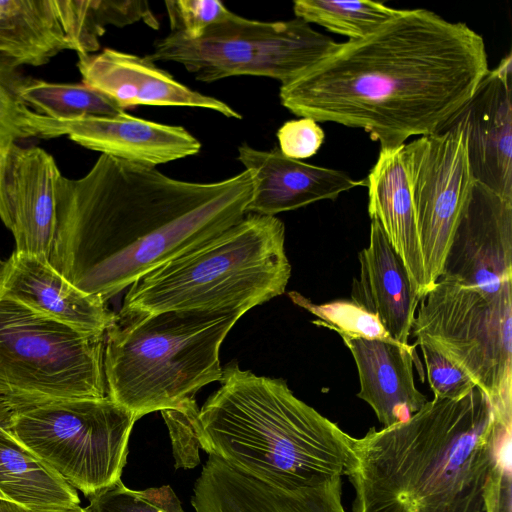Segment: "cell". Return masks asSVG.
Listing matches in <instances>:
<instances>
[{
  "label": "cell",
  "mask_w": 512,
  "mask_h": 512,
  "mask_svg": "<svg viewBox=\"0 0 512 512\" xmlns=\"http://www.w3.org/2000/svg\"><path fill=\"white\" fill-rule=\"evenodd\" d=\"M251 197L245 169L217 182H189L101 154L85 176L58 180L48 261L76 287L107 302L240 221Z\"/></svg>",
  "instance_id": "obj_1"
},
{
  "label": "cell",
  "mask_w": 512,
  "mask_h": 512,
  "mask_svg": "<svg viewBox=\"0 0 512 512\" xmlns=\"http://www.w3.org/2000/svg\"><path fill=\"white\" fill-rule=\"evenodd\" d=\"M489 70L482 36L465 23L400 9L282 84L279 98L300 118L363 129L390 149L440 131Z\"/></svg>",
  "instance_id": "obj_2"
},
{
  "label": "cell",
  "mask_w": 512,
  "mask_h": 512,
  "mask_svg": "<svg viewBox=\"0 0 512 512\" xmlns=\"http://www.w3.org/2000/svg\"><path fill=\"white\" fill-rule=\"evenodd\" d=\"M510 432L477 387L372 427L352 443V512H486L492 488L510 475Z\"/></svg>",
  "instance_id": "obj_3"
},
{
  "label": "cell",
  "mask_w": 512,
  "mask_h": 512,
  "mask_svg": "<svg viewBox=\"0 0 512 512\" xmlns=\"http://www.w3.org/2000/svg\"><path fill=\"white\" fill-rule=\"evenodd\" d=\"M220 384L195 424L209 455L283 490L346 476L354 437L297 398L283 379L231 364Z\"/></svg>",
  "instance_id": "obj_4"
},
{
  "label": "cell",
  "mask_w": 512,
  "mask_h": 512,
  "mask_svg": "<svg viewBox=\"0 0 512 512\" xmlns=\"http://www.w3.org/2000/svg\"><path fill=\"white\" fill-rule=\"evenodd\" d=\"M245 313L120 309L105 334L108 397L136 420L182 408L203 386L221 380V344Z\"/></svg>",
  "instance_id": "obj_5"
},
{
  "label": "cell",
  "mask_w": 512,
  "mask_h": 512,
  "mask_svg": "<svg viewBox=\"0 0 512 512\" xmlns=\"http://www.w3.org/2000/svg\"><path fill=\"white\" fill-rule=\"evenodd\" d=\"M290 275L284 223L249 214L135 281L121 310L247 312L282 295Z\"/></svg>",
  "instance_id": "obj_6"
},
{
  "label": "cell",
  "mask_w": 512,
  "mask_h": 512,
  "mask_svg": "<svg viewBox=\"0 0 512 512\" xmlns=\"http://www.w3.org/2000/svg\"><path fill=\"white\" fill-rule=\"evenodd\" d=\"M105 334L81 331L0 294V395L14 408L108 396Z\"/></svg>",
  "instance_id": "obj_7"
},
{
  "label": "cell",
  "mask_w": 512,
  "mask_h": 512,
  "mask_svg": "<svg viewBox=\"0 0 512 512\" xmlns=\"http://www.w3.org/2000/svg\"><path fill=\"white\" fill-rule=\"evenodd\" d=\"M411 335L464 371L511 419L512 290L489 293L439 278L420 298Z\"/></svg>",
  "instance_id": "obj_8"
},
{
  "label": "cell",
  "mask_w": 512,
  "mask_h": 512,
  "mask_svg": "<svg viewBox=\"0 0 512 512\" xmlns=\"http://www.w3.org/2000/svg\"><path fill=\"white\" fill-rule=\"evenodd\" d=\"M136 421L108 396L60 400L15 408L9 433L89 498L121 480Z\"/></svg>",
  "instance_id": "obj_9"
},
{
  "label": "cell",
  "mask_w": 512,
  "mask_h": 512,
  "mask_svg": "<svg viewBox=\"0 0 512 512\" xmlns=\"http://www.w3.org/2000/svg\"><path fill=\"white\" fill-rule=\"evenodd\" d=\"M337 42L302 19L250 20L231 12L197 40L170 33L147 56L181 64L196 80L262 76L286 84L333 53Z\"/></svg>",
  "instance_id": "obj_10"
},
{
  "label": "cell",
  "mask_w": 512,
  "mask_h": 512,
  "mask_svg": "<svg viewBox=\"0 0 512 512\" xmlns=\"http://www.w3.org/2000/svg\"><path fill=\"white\" fill-rule=\"evenodd\" d=\"M404 152L426 292L443 272L454 231L475 181L466 139L458 128L442 129L404 143Z\"/></svg>",
  "instance_id": "obj_11"
},
{
  "label": "cell",
  "mask_w": 512,
  "mask_h": 512,
  "mask_svg": "<svg viewBox=\"0 0 512 512\" xmlns=\"http://www.w3.org/2000/svg\"><path fill=\"white\" fill-rule=\"evenodd\" d=\"M22 125L27 137L67 136L81 146L128 162L156 167L197 154L200 141L182 126L162 124L127 114L50 118L27 107Z\"/></svg>",
  "instance_id": "obj_12"
},
{
  "label": "cell",
  "mask_w": 512,
  "mask_h": 512,
  "mask_svg": "<svg viewBox=\"0 0 512 512\" xmlns=\"http://www.w3.org/2000/svg\"><path fill=\"white\" fill-rule=\"evenodd\" d=\"M440 278L489 293L512 287V199L474 183Z\"/></svg>",
  "instance_id": "obj_13"
},
{
  "label": "cell",
  "mask_w": 512,
  "mask_h": 512,
  "mask_svg": "<svg viewBox=\"0 0 512 512\" xmlns=\"http://www.w3.org/2000/svg\"><path fill=\"white\" fill-rule=\"evenodd\" d=\"M452 127L464 133L474 181L512 199L511 54L488 71L473 96L442 129Z\"/></svg>",
  "instance_id": "obj_14"
},
{
  "label": "cell",
  "mask_w": 512,
  "mask_h": 512,
  "mask_svg": "<svg viewBox=\"0 0 512 512\" xmlns=\"http://www.w3.org/2000/svg\"><path fill=\"white\" fill-rule=\"evenodd\" d=\"M341 478L283 490L209 455L195 481L191 504L196 512H347Z\"/></svg>",
  "instance_id": "obj_15"
},
{
  "label": "cell",
  "mask_w": 512,
  "mask_h": 512,
  "mask_svg": "<svg viewBox=\"0 0 512 512\" xmlns=\"http://www.w3.org/2000/svg\"><path fill=\"white\" fill-rule=\"evenodd\" d=\"M82 81L125 110L139 105L179 106L213 110L228 118L242 116L225 102L195 91L158 67L147 55L112 48L78 55Z\"/></svg>",
  "instance_id": "obj_16"
},
{
  "label": "cell",
  "mask_w": 512,
  "mask_h": 512,
  "mask_svg": "<svg viewBox=\"0 0 512 512\" xmlns=\"http://www.w3.org/2000/svg\"><path fill=\"white\" fill-rule=\"evenodd\" d=\"M61 175L44 149L18 145L12 149L2 222L13 234L15 251L48 260L56 231V189Z\"/></svg>",
  "instance_id": "obj_17"
},
{
  "label": "cell",
  "mask_w": 512,
  "mask_h": 512,
  "mask_svg": "<svg viewBox=\"0 0 512 512\" xmlns=\"http://www.w3.org/2000/svg\"><path fill=\"white\" fill-rule=\"evenodd\" d=\"M237 159L250 172L252 197L247 213L275 216L365 185L347 173L286 157L279 148L264 151L247 143L238 146Z\"/></svg>",
  "instance_id": "obj_18"
},
{
  "label": "cell",
  "mask_w": 512,
  "mask_h": 512,
  "mask_svg": "<svg viewBox=\"0 0 512 512\" xmlns=\"http://www.w3.org/2000/svg\"><path fill=\"white\" fill-rule=\"evenodd\" d=\"M0 294L81 331L106 334L116 313L59 273L47 259L14 251L0 273Z\"/></svg>",
  "instance_id": "obj_19"
},
{
  "label": "cell",
  "mask_w": 512,
  "mask_h": 512,
  "mask_svg": "<svg viewBox=\"0 0 512 512\" xmlns=\"http://www.w3.org/2000/svg\"><path fill=\"white\" fill-rule=\"evenodd\" d=\"M358 372L357 396L374 411L383 427L406 421L429 400L415 385V345L341 336Z\"/></svg>",
  "instance_id": "obj_20"
},
{
  "label": "cell",
  "mask_w": 512,
  "mask_h": 512,
  "mask_svg": "<svg viewBox=\"0 0 512 512\" xmlns=\"http://www.w3.org/2000/svg\"><path fill=\"white\" fill-rule=\"evenodd\" d=\"M358 257L360 275L353 280L352 300L375 314L396 342L410 345L420 299L403 261L377 220H371L369 244Z\"/></svg>",
  "instance_id": "obj_21"
},
{
  "label": "cell",
  "mask_w": 512,
  "mask_h": 512,
  "mask_svg": "<svg viewBox=\"0 0 512 512\" xmlns=\"http://www.w3.org/2000/svg\"><path fill=\"white\" fill-rule=\"evenodd\" d=\"M365 185L370 218L378 221L403 261L413 291L420 299L425 293L424 268L404 144L380 149Z\"/></svg>",
  "instance_id": "obj_22"
},
{
  "label": "cell",
  "mask_w": 512,
  "mask_h": 512,
  "mask_svg": "<svg viewBox=\"0 0 512 512\" xmlns=\"http://www.w3.org/2000/svg\"><path fill=\"white\" fill-rule=\"evenodd\" d=\"M71 50L54 0H0V55L17 66H41Z\"/></svg>",
  "instance_id": "obj_23"
},
{
  "label": "cell",
  "mask_w": 512,
  "mask_h": 512,
  "mask_svg": "<svg viewBox=\"0 0 512 512\" xmlns=\"http://www.w3.org/2000/svg\"><path fill=\"white\" fill-rule=\"evenodd\" d=\"M0 498L27 510L80 504L76 489L15 440L9 431L0 434Z\"/></svg>",
  "instance_id": "obj_24"
},
{
  "label": "cell",
  "mask_w": 512,
  "mask_h": 512,
  "mask_svg": "<svg viewBox=\"0 0 512 512\" xmlns=\"http://www.w3.org/2000/svg\"><path fill=\"white\" fill-rule=\"evenodd\" d=\"M57 15L71 50L93 54L100 48L106 27H123L143 21L153 29L159 24L147 1L54 0Z\"/></svg>",
  "instance_id": "obj_25"
},
{
  "label": "cell",
  "mask_w": 512,
  "mask_h": 512,
  "mask_svg": "<svg viewBox=\"0 0 512 512\" xmlns=\"http://www.w3.org/2000/svg\"><path fill=\"white\" fill-rule=\"evenodd\" d=\"M22 101L34 112L61 120L115 116L125 110L101 92L82 83H53L27 78Z\"/></svg>",
  "instance_id": "obj_26"
},
{
  "label": "cell",
  "mask_w": 512,
  "mask_h": 512,
  "mask_svg": "<svg viewBox=\"0 0 512 512\" xmlns=\"http://www.w3.org/2000/svg\"><path fill=\"white\" fill-rule=\"evenodd\" d=\"M399 10L386 6L383 2L369 0H296L293 2L296 18L347 36L349 40H357L371 34L394 17Z\"/></svg>",
  "instance_id": "obj_27"
},
{
  "label": "cell",
  "mask_w": 512,
  "mask_h": 512,
  "mask_svg": "<svg viewBox=\"0 0 512 512\" xmlns=\"http://www.w3.org/2000/svg\"><path fill=\"white\" fill-rule=\"evenodd\" d=\"M18 66L8 57L0 55V219L5 217V179L12 149L19 139L28 138L22 117L28 107L20 97L26 81Z\"/></svg>",
  "instance_id": "obj_28"
},
{
  "label": "cell",
  "mask_w": 512,
  "mask_h": 512,
  "mask_svg": "<svg viewBox=\"0 0 512 512\" xmlns=\"http://www.w3.org/2000/svg\"><path fill=\"white\" fill-rule=\"evenodd\" d=\"M289 296L295 304L318 318L313 321L314 324L333 330L340 336L398 343L389 335L375 314L352 299L314 304L297 292H291Z\"/></svg>",
  "instance_id": "obj_29"
},
{
  "label": "cell",
  "mask_w": 512,
  "mask_h": 512,
  "mask_svg": "<svg viewBox=\"0 0 512 512\" xmlns=\"http://www.w3.org/2000/svg\"><path fill=\"white\" fill-rule=\"evenodd\" d=\"M88 499L86 512H185L169 485L132 490L120 480Z\"/></svg>",
  "instance_id": "obj_30"
},
{
  "label": "cell",
  "mask_w": 512,
  "mask_h": 512,
  "mask_svg": "<svg viewBox=\"0 0 512 512\" xmlns=\"http://www.w3.org/2000/svg\"><path fill=\"white\" fill-rule=\"evenodd\" d=\"M165 6L170 33L187 40L201 38L210 26L231 13L218 0H167Z\"/></svg>",
  "instance_id": "obj_31"
},
{
  "label": "cell",
  "mask_w": 512,
  "mask_h": 512,
  "mask_svg": "<svg viewBox=\"0 0 512 512\" xmlns=\"http://www.w3.org/2000/svg\"><path fill=\"white\" fill-rule=\"evenodd\" d=\"M424 357L427 381L434 398L454 400L468 395L476 385L459 367L425 342H415Z\"/></svg>",
  "instance_id": "obj_32"
},
{
  "label": "cell",
  "mask_w": 512,
  "mask_h": 512,
  "mask_svg": "<svg viewBox=\"0 0 512 512\" xmlns=\"http://www.w3.org/2000/svg\"><path fill=\"white\" fill-rule=\"evenodd\" d=\"M199 408L195 399L180 409L161 411L171 439L175 468L190 469L200 463L196 420Z\"/></svg>",
  "instance_id": "obj_33"
},
{
  "label": "cell",
  "mask_w": 512,
  "mask_h": 512,
  "mask_svg": "<svg viewBox=\"0 0 512 512\" xmlns=\"http://www.w3.org/2000/svg\"><path fill=\"white\" fill-rule=\"evenodd\" d=\"M324 131L311 118L285 122L277 131L279 150L288 158L300 160L317 153L324 141Z\"/></svg>",
  "instance_id": "obj_34"
},
{
  "label": "cell",
  "mask_w": 512,
  "mask_h": 512,
  "mask_svg": "<svg viewBox=\"0 0 512 512\" xmlns=\"http://www.w3.org/2000/svg\"><path fill=\"white\" fill-rule=\"evenodd\" d=\"M15 408L13 404L0 395V434L10 430Z\"/></svg>",
  "instance_id": "obj_35"
},
{
  "label": "cell",
  "mask_w": 512,
  "mask_h": 512,
  "mask_svg": "<svg viewBox=\"0 0 512 512\" xmlns=\"http://www.w3.org/2000/svg\"><path fill=\"white\" fill-rule=\"evenodd\" d=\"M28 510L9 500L0 498V512H27Z\"/></svg>",
  "instance_id": "obj_36"
},
{
  "label": "cell",
  "mask_w": 512,
  "mask_h": 512,
  "mask_svg": "<svg viewBox=\"0 0 512 512\" xmlns=\"http://www.w3.org/2000/svg\"><path fill=\"white\" fill-rule=\"evenodd\" d=\"M27 512H86L84 508L80 505L66 508H54V509H44V510H28Z\"/></svg>",
  "instance_id": "obj_37"
},
{
  "label": "cell",
  "mask_w": 512,
  "mask_h": 512,
  "mask_svg": "<svg viewBox=\"0 0 512 512\" xmlns=\"http://www.w3.org/2000/svg\"><path fill=\"white\" fill-rule=\"evenodd\" d=\"M3 265H4V262L0 259V273H1V270L3 268Z\"/></svg>",
  "instance_id": "obj_38"
}]
</instances>
